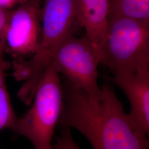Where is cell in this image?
<instances>
[{
	"label": "cell",
	"mask_w": 149,
	"mask_h": 149,
	"mask_svg": "<svg viewBox=\"0 0 149 149\" xmlns=\"http://www.w3.org/2000/svg\"><path fill=\"white\" fill-rule=\"evenodd\" d=\"M63 90L61 127L79 131L93 149H149V135L124 111L111 86L102 85L96 100L67 80Z\"/></svg>",
	"instance_id": "1"
},
{
	"label": "cell",
	"mask_w": 149,
	"mask_h": 149,
	"mask_svg": "<svg viewBox=\"0 0 149 149\" xmlns=\"http://www.w3.org/2000/svg\"><path fill=\"white\" fill-rule=\"evenodd\" d=\"M78 0H43L41 36L39 47L32 58L21 61L17 67L23 88L36 90L43 74L51 64L55 50L64 40L72 36L77 22Z\"/></svg>",
	"instance_id": "2"
},
{
	"label": "cell",
	"mask_w": 149,
	"mask_h": 149,
	"mask_svg": "<svg viewBox=\"0 0 149 149\" xmlns=\"http://www.w3.org/2000/svg\"><path fill=\"white\" fill-rule=\"evenodd\" d=\"M101 63L113 76L131 74L149 66V23L108 16Z\"/></svg>",
	"instance_id": "3"
},
{
	"label": "cell",
	"mask_w": 149,
	"mask_h": 149,
	"mask_svg": "<svg viewBox=\"0 0 149 149\" xmlns=\"http://www.w3.org/2000/svg\"><path fill=\"white\" fill-rule=\"evenodd\" d=\"M63 100L59 74L50 64L38 85L31 108L23 117H17L11 129L28 139L34 149H52Z\"/></svg>",
	"instance_id": "4"
},
{
	"label": "cell",
	"mask_w": 149,
	"mask_h": 149,
	"mask_svg": "<svg viewBox=\"0 0 149 149\" xmlns=\"http://www.w3.org/2000/svg\"><path fill=\"white\" fill-rule=\"evenodd\" d=\"M101 56L88 39L70 36L61 43L54 54L51 64L66 80L85 92L91 100L101 95L98 84V66Z\"/></svg>",
	"instance_id": "5"
},
{
	"label": "cell",
	"mask_w": 149,
	"mask_h": 149,
	"mask_svg": "<svg viewBox=\"0 0 149 149\" xmlns=\"http://www.w3.org/2000/svg\"><path fill=\"white\" fill-rule=\"evenodd\" d=\"M40 0H24L11 15L3 34L6 44L18 55L34 54L41 36Z\"/></svg>",
	"instance_id": "6"
},
{
	"label": "cell",
	"mask_w": 149,
	"mask_h": 149,
	"mask_svg": "<svg viewBox=\"0 0 149 149\" xmlns=\"http://www.w3.org/2000/svg\"><path fill=\"white\" fill-rule=\"evenodd\" d=\"M109 80L122 89L131 107L128 114L134 123L149 135V66L125 76H113Z\"/></svg>",
	"instance_id": "7"
},
{
	"label": "cell",
	"mask_w": 149,
	"mask_h": 149,
	"mask_svg": "<svg viewBox=\"0 0 149 149\" xmlns=\"http://www.w3.org/2000/svg\"><path fill=\"white\" fill-rule=\"evenodd\" d=\"M109 12L108 0H78L77 21L101 56Z\"/></svg>",
	"instance_id": "8"
},
{
	"label": "cell",
	"mask_w": 149,
	"mask_h": 149,
	"mask_svg": "<svg viewBox=\"0 0 149 149\" xmlns=\"http://www.w3.org/2000/svg\"><path fill=\"white\" fill-rule=\"evenodd\" d=\"M5 47L4 36H2L0 38V131L7 128L11 129L17 118L6 83Z\"/></svg>",
	"instance_id": "9"
},
{
	"label": "cell",
	"mask_w": 149,
	"mask_h": 149,
	"mask_svg": "<svg viewBox=\"0 0 149 149\" xmlns=\"http://www.w3.org/2000/svg\"><path fill=\"white\" fill-rule=\"evenodd\" d=\"M109 16H119L149 23V0H108Z\"/></svg>",
	"instance_id": "10"
},
{
	"label": "cell",
	"mask_w": 149,
	"mask_h": 149,
	"mask_svg": "<svg viewBox=\"0 0 149 149\" xmlns=\"http://www.w3.org/2000/svg\"><path fill=\"white\" fill-rule=\"evenodd\" d=\"M52 149H81L73 138L71 129L62 127L59 137L52 146Z\"/></svg>",
	"instance_id": "11"
},
{
	"label": "cell",
	"mask_w": 149,
	"mask_h": 149,
	"mask_svg": "<svg viewBox=\"0 0 149 149\" xmlns=\"http://www.w3.org/2000/svg\"><path fill=\"white\" fill-rule=\"evenodd\" d=\"M11 10L0 7V36H3L11 15Z\"/></svg>",
	"instance_id": "12"
},
{
	"label": "cell",
	"mask_w": 149,
	"mask_h": 149,
	"mask_svg": "<svg viewBox=\"0 0 149 149\" xmlns=\"http://www.w3.org/2000/svg\"><path fill=\"white\" fill-rule=\"evenodd\" d=\"M24 0H0V7L5 9L10 10V9L16 5L17 3L21 2Z\"/></svg>",
	"instance_id": "13"
},
{
	"label": "cell",
	"mask_w": 149,
	"mask_h": 149,
	"mask_svg": "<svg viewBox=\"0 0 149 149\" xmlns=\"http://www.w3.org/2000/svg\"><path fill=\"white\" fill-rule=\"evenodd\" d=\"M0 38H1V36H0Z\"/></svg>",
	"instance_id": "14"
}]
</instances>
